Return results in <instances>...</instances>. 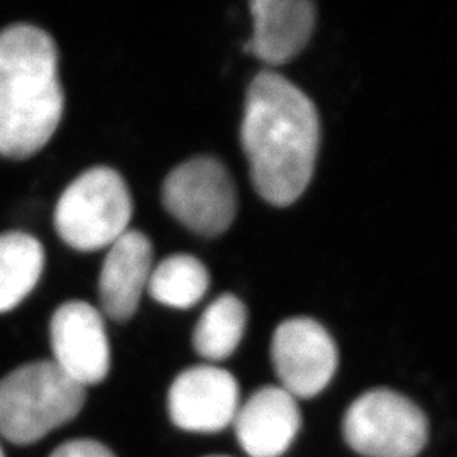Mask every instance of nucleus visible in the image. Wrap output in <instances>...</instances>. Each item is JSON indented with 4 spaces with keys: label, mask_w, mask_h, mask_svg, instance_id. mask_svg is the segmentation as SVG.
Here are the masks:
<instances>
[{
    "label": "nucleus",
    "mask_w": 457,
    "mask_h": 457,
    "mask_svg": "<svg viewBox=\"0 0 457 457\" xmlns=\"http://www.w3.org/2000/svg\"><path fill=\"white\" fill-rule=\"evenodd\" d=\"M247 309L236 295L217 296L204 311L195 330L194 347L209 361L228 360L245 337Z\"/></svg>",
    "instance_id": "nucleus-14"
},
{
    "label": "nucleus",
    "mask_w": 457,
    "mask_h": 457,
    "mask_svg": "<svg viewBox=\"0 0 457 457\" xmlns=\"http://www.w3.org/2000/svg\"><path fill=\"white\" fill-rule=\"evenodd\" d=\"M49 457H115L109 447L90 439L62 444Z\"/></svg>",
    "instance_id": "nucleus-16"
},
{
    "label": "nucleus",
    "mask_w": 457,
    "mask_h": 457,
    "mask_svg": "<svg viewBox=\"0 0 457 457\" xmlns=\"http://www.w3.org/2000/svg\"><path fill=\"white\" fill-rule=\"evenodd\" d=\"M211 275L205 264L190 254H173L153 268L147 292L171 309H190L209 290Z\"/></svg>",
    "instance_id": "nucleus-15"
},
{
    "label": "nucleus",
    "mask_w": 457,
    "mask_h": 457,
    "mask_svg": "<svg viewBox=\"0 0 457 457\" xmlns=\"http://www.w3.org/2000/svg\"><path fill=\"white\" fill-rule=\"evenodd\" d=\"M241 141L256 192L288 207L311 183L320 146L315 104L275 71H262L247 90Z\"/></svg>",
    "instance_id": "nucleus-1"
},
{
    "label": "nucleus",
    "mask_w": 457,
    "mask_h": 457,
    "mask_svg": "<svg viewBox=\"0 0 457 457\" xmlns=\"http://www.w3.org/2000/svg\"><path fill=\"white\" fill-rule=\"evenodd\" d=\"M271 361L285 392L312 398L326 390L337 370V347L326 327L309 317H295L277 327Z\"/></svg>",
    "instance_id": "nucleus-7"
},
{
    "label": "nucleus",
    "mask_w": 457,
    "mask_h": 457,
    "mask_svg": "<svg viewBox=\"0 0 457 457\" xmlns=\"http://www.w3.org/2000/svg\"><path fill=\"white\" fill-rule=\"evenodd\" d=\"M45 268L41 243L24 232L0 236V313L12 311L33 292Z\"/></svg>",
    "instance_id": "nucleus-13"
},
{
    "label": "nucleus",
    "mask_w": 457,
    "mask_h": 457,
    "mask_svg": "<svg viewBox=\"0 0 457 457\" xmlns=\"http://www.w3.org/2000/svg\"><path fill=\"white\" fill-rule=\"evenodd\" d=\"M83 403L85 388L53 361L24 364L0 379V434L33 444L75 419Z\"/></svg>",
    "instance_id": "nucleus-3"
},
{
    "label": "nucleus",
    "mask_w": 457,
    "mask_h": 457,
    "mask_svg": "<svg viewBox=\"0 0 457 457\" xmlns=\"http://www.w3.org/2000/svg\"><path fill=\"white\" fill-rule=\"evenodd\" d=\"M163 204L180 224L205 237L224 234L237 213L234 181L226 166L211 156L192 158L170 171Z\"/></svg>",
    "instance_id": "nucleus-6"
},
{
    "label": "nucleus",
    "mask_w": 457,
    "mask_h": 457,
    "mask_svg": "<svg viewBox=\"0 0 457 457\" xmlns=\"http://www.w3.org/2000/svg\"><path fill=\"white\" fill-rule=\"evenodd\" d=\"M296 398L279 386L262 388L237 409L236 436L249 457L283 456L300 428Z\"/></svg>",
    "instance_id": "nucleus-11"
},
{
    "label": "nucleus",
    "mask_w": 457,
    "mask_h": 457,
    "mask_svg": "<svg viewBox=\"0 0 457 457\" xmlns=\"http://www.w3.org/2000/svg\"><path fill=\"white\" fill-rule=\"evenodd\" d=\"M247 51L266 65H285L307 46L315 26V7L307 0H256Z\"/></svg>",
    "instance_id": "nucleus-12"
},
{
    "label": "nucleus",
    "mask_w": 457,
    "mask_h": 457,
    "mask_svg": "<svg viewBox=\"0 0 457 457\" xmlns=\"http://www.w3.org/2000/svg\"><path fill=\"white\" fill-rule=\"evenodd\" d=\"M239 386L226 370L204 364L183 371L168 393L173 424L190 432H219L234 422Z\"/></svg>",
    "instance_id": "nucleus-9"
},
{
    "label": "nucleus",
    "mask_w": 457,
    "mask_h": 457,
    "mask_svg": "<svg viewBox=\"0 0 457 457\" xmlns=\"http://www.w3.org/2000/svg\"><path fill=\"white\" fill-rule=\"evenodd\" d=\"M65 96L53 37L31 24L0 33V154L31 158L58 129Z\"/></svg>",
    "instance_id": "nucleus-2"
},
{
    "label": "nucleus",
    "mask_w": 457,
    "mask_h": 457,
    "mask_svg": "<svg viewBox=\"0 0 457 457\" xmlns=\"http://www.w3.org/2000/svg\"><path fill=\"white\" fill-rule=\"evenodd\" d=\"M0 457H5L4 456V453H2V447H0Z\"/></svg>",
    "instance_id": "nucleus-17"
},
{
    "label": "nucleus",
    "mask_w": 457,
    "mask_h": 457,
    "mask_svg": "<svg viewBox=\"0 0 457 457\" xmlns=\"http://www.w3.org/2000/svg\"><path fill=\"white\" fill-rule=\"evenodd\" d=\"M132 198L124 179L107 166L82 173L60 196L54 226L66 245L97 251L129 230Z\"/></svg>",
    "instance_id": "nucleus-4"
},
{
    "label": "nucleus",
    "mask_w": 457,
    "mask_h": 457,
    "mask_svg": "<svg viewBox=\"0 0 457 457\" xmlns=\"http://www.w3.org/2000/svg\"><path fill=\"white\" fill-rule=\"evenodd\" d=\"M344 437L361 456L415 457L427 442V419L407 396L373 390L347 410Z\"/></svg>",
    "instance_id": "nucleus-5"
},
{
    "label": "nucleus",
    "mask_w": 457,
    "mask_h": 457,
    "mask_svg": "<svg viewBox=\"0 0 457 457\" xmlns=\"http://www.w3.org/2000/svg\"><path fill=\"white\" fill-rule=\"evenodd\" d=\"M153 271V245L136 228L124 232L102 264L98 279L100 305L112 320L124 322L137 311Z\"/></svg>",
    "instance_id": "nucleus-10"
},
{
    "label": "nucleus",
    "mask_w": 457,
    "mask_h": 457,
    "mask_svg": "<svg viewBox=\"0 0 457 457\" xmlns=\"http://www.w3.org/2000/svg\"><path fill=\"white\" fill-rule=\"evenodd\" d=\"M53 362L83 388L97 385L111 368V349L102 313L87 302L58 307L51 324Z\"/></svg>",
    "instance_id": "nucleus-8"
}]
</instances>
